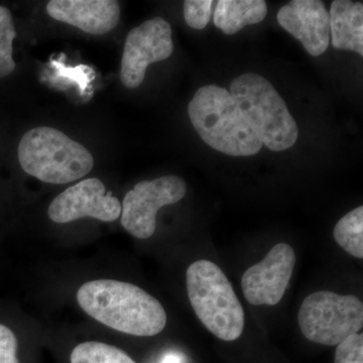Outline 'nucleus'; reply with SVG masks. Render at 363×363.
<instances>
[{"instance_id":"1","label":"nucleus","mask_w":363,"mask_h":363,"mask_svg":"<svg viewBox=\"0 0 363 363\" xmlns=\"http://www.w3.org/2000/svg\"><path fill=\"white\" fill-rule=\"evenodd\" d=\"M77 301L93 319L130 335L155 336L166 327L167 314L161 303L140 286L125 281H88L79 289Z\"/></svg>"},{"instance_id":"2","label":"nucleus","mask_w":363,"mask_h":363,"mask_svg":"<svg viewBox=\"0 0 363 363\" xmlns=\"http://www.w3.org/2000/svg\"><path fill=\"white\" fill-rule=\"evenodd\" d=\"M188 113L202 140L228 156H253L264 145L225 88L203 86L189 104Z\"/></svg>"},{"instance_id":"3","label":"nucleus","mask_w":363,"mask_h":363,"mask_svg":"<svg viewBox=\"0 0 363 363\" xmlns=\"http://www.w3.org/2000/svg\"><path fill=\"white\" fill-rule=\"evenodd\" d=\"M18 155L28 175L49 184L80 180L94 166L89 150L50 126H39L25 133Z\"/></svg>"},{"instance_id":"4","label":"nucleus","mask_w":363,"mask_h":363,"mask_svg":"<svg viewBox=\"0 0 363 363\" xmlns=\"http://www.w3.org/2000/svg\"><path fill=\"white\" fill-rule=\"evenodd\" d=\"M189 300L203 325L223 341L240 337L245 329V310L220 267L198 260L187 269Z\"/></svg>"},{"instance_id":"5","label":"nucleus","mask_w":363,"mask_h":363,"mask_svg":"<svg viewBox=\"0 0 363 363\" xmlns=\"http://www.w3.org/2000/svg\"><path fill=\"white\" fill-rule=\"evenodd\" d=\"M230 94L267 149L283 152L297 142V123L266 78L252 73L241 75L231 83Z\"/></svg>"},{"instance_id":"6","label":"nucleus","mask_w":363,"mask_h":363,"mask_svg":"<svg viewBox=\"0 0 363 363\" xmlns=\"http://www.w3.org/2000/svg\"><path fill=\"white\" fill-rule=\"evenodd\" d=\"M298 320L306 338L335 346L362 330L363 304L355 296L320 291L303 301Z\"/></svg>"},{"instance_id":"7","label":"nucleus","mask_w":363,"mask_h":363,"mask_svg":"<svg viewBox=\"0 0 363 363\" xmlns=\"http://www.w3.org/2000/svg\"><path fill=\"white\" fill-rule=\"evenodd\" d=\"M186 193V182L178 176L140 182L124 197L121 224L131 235L147 240L156 231L157 211L180 201Z\"/></svg>"},{"instance_id":"8","label":"nucleus","mask_w":363,"mask_h":363,"mask_svg":"<svg viewBox=\"0 0 363 363\" xmlns=\"http://www.w3.org/2000/svg\"><path fill=\"white\" fill-rule=\"evenodd\" d=\"M173 52L172 28L164 18H152L133 28L124 43L121 83L130 89L140 87L147 67L169 58Z\"/></svg>"},{"instance_id":"9","label":"nucleus","mask_w":363,"mask_h":363,"mask_svg":"<svg viewBox=\"0 0 363 363\" xmlns=\"http://www.w3.org/2000/svg\"><path fill=\"white\" fill-rule=\"evenodd\" d=\"M50 219L56 223H69L90 217L104 222L116 221L121 214V203L106 194L99 179L83 180L57 196L48 210Z\"/></svg>"},{"instance_id":"10","label":"nucleus","mask_w":363,"mask_h":363,"mask_svg":"<svg viewBox=\"0 0 363 363\" xmlns=\"http://www.w3.org/2000/svg\"><path fill=\"white\" fill-rule=\"evenodd\" d=\"M295 264V252L291 245H274L262 262L243 274L241 286L245 298L255 306L279 304L292 278Z\"/></svg>"},{"instance_id":"11","label":"nucleus","mask_w":363,"mask_h":363,"mask_svg":"<svg viewBox=\"0 0 363 363\" xmlns=\"http://www.w3.org/2000/svg\"><path fill=\"white\" fill-rule=\"evenodd\" d=\"M279 25L300 40L311 56H321L330 42V20L319 0H293L279 9Z\"/></svg>"},{"instance_id":"12","label":"nucleus","mask_w":363,"mask_h":363,"mask_svg":"<svg viewBox=\"0 0 363 363\" xmlns=\"http://www.w3.org/2000/svg\"><path fill=\"white\" fill-rule=\"evenodd\" d=\"M47 13L91 35H105L118 25L121 6L114 0H52Z\"/></svg>"},{"instance_id":"13","label":"nucleus","mask_w":363,"mask_h":363,"mask_svg":"<svg viewBox=\"0 0 363 363\" xmlns=\"http://www.w3.org/2000/svg\"><path fill=\"white\" fill-rule=\"evenodd\" d=\"M329 20L334 49L352 51L363 56L362 2L350 0L332 2Z\"/></svg>"},{"instance_id":"14","label":"nucleus","mask_w":363,"mask_h":363,"mask_svg":"<svg viewBox=\"0 0 363 363\" xmlns=\"http://www.w3.org/2000/svg\"><path fill=\"white\" fill-rule=\"evenodd\" d=\"M267 14L264 0H220L215 9L214 25L226 35H234L245 26L264 21Z\"/></svg>"},{"instance_id":"15","label":"nucleus","mask_w":363,"mask_h":363,"mask_svg":"<svg viewBox=\"0 0 363 363\" xmlns=\"http://www.w3.org/2000/svg\"><path fill=\"white\" fill-rule=\"evenodd\" d=\"M336 242L357 259L363 257V207L354 210L343 216L334 228Z\"/></svg>"},{"instance_id":"16","label":"nucleus","mask_w":363,"mask_h":363,"mask_svg":"<svg viewBox=\"0 0 363 363\" xmlns=\"http://www.w3.org/2000/svg\"><path fill=\"white\" fill-rule=\"evenodd\" d=\"M71 363H136L116 346L89 341L79 344L71 353Z\"/></svg>"},{"instance_id":"17","label":"nucleus","mask_w":363,"mask_h":363,"mask_svg":"<svg viewBox=\"0 0 363 363\" xmlns=\"http://www.w3.org/2000/svg\"><path fill=\"white\" fill-rule=\"evenodd\" d=\"M16 38V26L11 11L0 6V78L7 77L16 69L13 58V43Z\"/></svg>"},{"instance_id":"18","label":"nucleus","mask_w":363,"mask_h":363,"mask_svg":"<svg viewBox=\"0 0 363 363\" xmlns=\"http://www.w3.org/2000/svg\"><path fill=\"white\" fill-rule=\"evenodd\" d=\"M212 0H186L184 1V18L189 26L195 30L206 28L211 18Z\"/></svg>"},{"instance_id":"19","label":"nucleus","mask_w":363,"mask_h":363,"mask_svg":"<svg viewBox=\"0 0 363 363\" xmlns=\"http://www.w3.org/2000/svg\"><path fill=\"white\" fill-rule=\"evenodd\" d=\"M335 363H363V334L357 333L339 343Z\"/></svg>"},{"instance_id":"20","label":"nucleus","mask_w":363,"mask_h":363,"mask_svg":"<svg viewBox=\"0 0 363 363\" xmlns=\"http://www.w3.org/2000/svg\"><path fill=\"white\" fill-rule=\"evenodd\" d=\"M18 339L9 325L0 322V363H21Z\"/></svg>"},{"instance_id":"21","label":"nucleus","mask_w":363,"mask_h":363,"mask_svg":"<svg viewBox=\"0 0 363 363\" xmlns=\"http://www.w3.org/2000/svg\"><path fill=\"white\" fill-rule=\"evenodd\" d=\"M160 363H184L183 355L176 351H169L162 357Z\"/></svg>"}]
</instances>
